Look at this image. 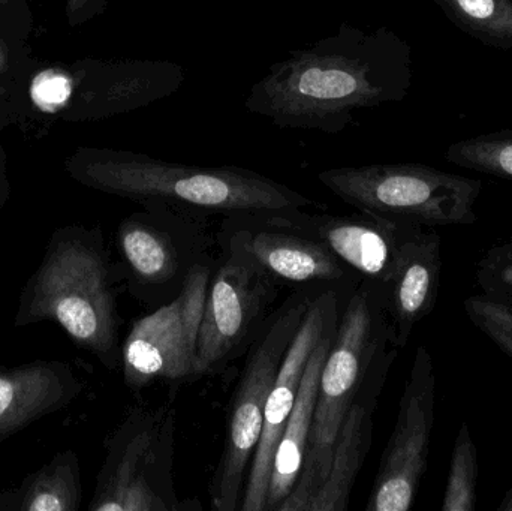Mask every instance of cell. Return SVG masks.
<instances>
[{
  "instance_id": "1",
  "label": "cell",
  "mask_w": 512,
  "mask_h": 511,
  "mask_svg": "<svg viewBox=\"0 0 512 511\" xmlns=\"http://www.w3.org/2000/svg\"><path fill=\"white\" fill-rule=\"evenodd\" d=\"M412 78V48L402 36L342 24L273 63L245 107L279 128L340 134L360 111L402 102Z\"/></svg>"
},
{
  "instance_id": "2",
  "label": "cell",
  "mask_w": 512,
  "mask_h": 511,
  "mask_svg": "<svg viewBox=\"0 0 512 511\" xmlns=\"http://www.w3.org/2000/svg\"><path fill=\"white\" fill-rule=\"evenodd\" d=\"M72 180L141 207L161 204L194 218L294 213L318 203L249 168L177 164L131 150L78 147L65 161Z\"/></svg>"
},
{
  "instance_id": "3",
  "label": "cell",
  "mask_w": 512,
  "mask_h": 511,
  "mask_svg": "<svg viewBox=\"0 0 512 511\" xmlns=\"http://www.w3.org/2000/svg\"><path fill=\"white\" fill-rule=\"evenodd\" d=\"M122 267L101 228L65 225L51 234L41 264L21 291L14 326L51 321L105 368L122 366Z\"/></svg>"
},
{
  "instance_id": "4",
  "label": "cell",
  "mask_w": 512,
  "mask_h": 511,
  "mask_svg": "<svg viewBox=\"0 0 512 511\" xmlns=\"http://www.w3.org/2000/svg\"><path fill=\"white\" fill-rule=\"evenodd\" d=\"M397 350L381 287L363 279L342 303L336 333L319 375L303 468L277 511H309L327 477L337 434L355 396L376 366Z\"/></svg>"
},
{
  "instance_id": "5",
  "label": "cell",
  "mask_w": 512,
  "mask_h": 511,
  "mask_svg": "<svg viewBox=\"0 0 512 511\" xmlns=\"http://www.w3.org/2000/svg\"><path fill=\"white\" fill-rule=\"evenodd\" d=\"M186 80L170 60H77L35 71L21 98L20 123L33 116L99 122L149 107L174 95Z\"/></svg>"
},
{
  "instance_id": "6",
  "label": "cell",
  "mask_w": 512,
  "mask_h": 511,
  "mask_svg": "<svg viewBox=\"0 0 512 511\" xmlns=\"http://www.w3.org/2000/svg\"><path fill=\"white\" fill-rule=\"evenodd\" d=\"M319 291L294 290L265 318L245 353V365L227 411V431L218 467L210 482L213 509L236 511L254 459L268 396L283 359Z\"/></svg>"
},
{
  "instance_id": "7",
  "label": "cell",
  "mask_w": 512,
  "mask_h": 511,
  "mask_svg": "<svg viewBox=\"0 0 512 511\" xmlns=\"http://www.w3.org/2000/svg\"><path fill=\"white\" fill-rule=\"evenodd\" d=\"M318 180L358 212L430 228L472 224L483 191L481 180L421 164L330 168Z\"/></svg>"
},
{
  "instance_id": "8",
  "label": "cell",
  "mask_w": 512,
  "mask_h": 511,
  "mask_svg": "<svg viewBox=\"0 0 512 511\" xmlns=\"http://www.w3.org/2000/svg\"><path fill=\"white\" fill-rule=\"evenodd\" d=\"M177 413L174 405L135 407L105 440L104 465L89 511H188L174 483Z\"/></svg>"
},
{
  "instance_id": "9",
  "label": "cell",
  "mask_w": 512,
  "mask_h": 511,
  "mask_svg": "<svg viewBox=\"0 0 512 511\" xmlns=\"http://www.w3.org/2000/svg\"><path fill=\"white\" fill-rule=\"evenodd\" d=\"M209 224L161 204H147L122 219L116 245L126 291L150 309L176 299L189 275L215 258L218 240Z\"/></svg>"
},
{
  "instance_id": "10",
  "label": "cell",
  "mask_w": 512,
  "mask_h": 511,
  "mask_svg": "<svg viewBox=\"0 0 512 511\" xmlns=\"http://www.w3.org/2000/svg\"><path fill=\"white\" fill-rule=\"evenodd\" d=\"M294 213H243L222 218L218 248L254 264L280 287L336 291L348 299L363 279Z\"/></svg>"
},
{
  "instance_id": "11",
  "label": "cell",
  "mask_w": 512,
  "mask_h": 511,
  "mask_svg": "<svg viewBox=\"0 0 512 511\" xmlns=\"http://www.w3.org/2000/svg\"><path fill=\"white\" fill-rule=\"evenodd\" d=\"M216 258L200 264L176 299L137 318L122 344L123 380L140 393L156 383L198 380L197 342Z\"/></svg>"
},
{
  "instance_id": "12",
  "label": "cell",
  "mask_w": 512,
  "mask_h": 511,
  "mask_svg": "<svg viewBox=\"0 0 512 511\" xmlns=\"http://www.w3.org/2000/svg\"><path fill=\"white\" fill-rule=\"evenodd\" d=\"M280 290L249 261L227 252L219 254L198 333V377L221 374L248 351Z\"/></svg>"
},
{
  "instance_id": "13",
  "label": "cell",
  "mask_w": 512,
  "mask_h": 511,
  "mask_svg": "<svg viewBox=\"0 0 512 511\" xmlns=\"http://www.w3.org/2000/svg\"><path fill=\"white\" fill-rule=\"evenodd\" d=\"M435 405V365L430 351L420 345L366 511H408L414 506L429 467Z\"/></svg>"
},
{
  "instance_id": "14",
  "label": "cell",
  "mask_w": 512,
  "mask_h": 511,
  "mask_svg": "<svg viewBox=\"0 0 512 511\" xmlns=\"http://www.w3.org/2000/svg\"><path fill=\"white\" fill-rule=\"evenodd\" d=\"M343 302L345 299H342L336 291H319L310 300L303 323L283 359L273 389L268 396L261 438L246 477L239 510L265 511L274 455H276L283 429L297 401L301 378L306 371L310 354L313 353L324 333L339 321Z\"/></svg>"
},
{
  "instance_id": "15",
  "label": "cell",
  "mask_w": 512,
  "mask_h": 511,
  "mask_svg": "<svg viewBox=\"0 0 512 511\" xmlns=\"http://www.w3.org/2000/svg\"><path fill=\"white\" fill-rule=\"evenodd\" d=\"M300 219L361 279L379 287L390 281L406 242L427 228L363 212L328 215L304 210Z\"/></svg>"
},
{
  "instance_id": "16",
  "label": "cell",
  "mask_w": 512,
  "mask_h": 511,
  "mask_svg": "<svg viewBox=\"0 0 512 511\" xmlns=\"http://www.w3.org/2000/svg\"><path fill=\"white\" fill-rule=\"evenodd\" d=\"M397 353L382 360L367 378L346 413L334 443L327 477L310 503L309 511H346L361 468L366 464L373 443L375 410L384 389L388 371Z\"/></svg>"
},
{
  "instance_id": "17",
  "label": "cell",
  "mask_w": 512,
  "mask_h": 511,
  "mask_svg": "<svg viewBox=\"0 0 512 511\" xmlns=\"http://www.w3.org/2000/svg\"><path fill=\"white\" fill-rule=\"evenodd\" d=\"M84 387L71 363L36 360L15 368L0 366V443L69 407Z\"/></svg>"
},
{
  "instance_id": "18",
  "label": "cell",
  "mask_w": 512,
  "mask_h": 511,
  "mask_svg": "<svg viewBox=\"0 0 512 511\" xmlns=\"http://www.w3.org/2000/svg\"><path fill=\"white\" fill-rule=\"evenodd\" d=\"M441 275V236L423 228L406 242L390 281L381 287L397 347L405 348L415 326L432 314Z\"/></svg>"
},
{
  "instance_id": "19",
  "label": "cell",
  "mask_w": 512,
  "mask_h": 511,
  "mask_svg": "<svg viewBox=\"0 0 512 511\" xmlns=\"http://www.w3.org/2000/svg\"><path fill=\"white\" fill-rule=\"evenodd\" d=\"M337 323H334L324 333L321 341L310 354L306 371L301 378L297 401H295L291 416L283 429L276 455H274L265 511L279 510L280 504L291 494L298 477H300L304 458H306L310 429H312L313 414H315L319 375H321L322 365H324L325 357H327L331 341L336 333Z\"/></svg>"
},
{
  "instance_id": "20",
  "label": "cell",
  "mask_w": 512,
  "mask_h": 511,
  "mask_svg": "<svg viewBox=\"0 0 512 511\" xmlns=\"http://www.w3.org/2000/svg\"><path fill=\"white\" fill-rule=\"evenodd\" d=\"M81 501L80 459L74 450H65L18 488L0 492V511H78Z\"/></svg>"
},
{
  "instance_id": "21",
  "label": "cell",
  "mask_w": 512,
  "mask_h": 511,
  "mask_svg": "<svg viewBox=\"0 0 512 511\" xmlns=\"http://www.w3.org/2000/svg\"><path fill=\"white\" fill-rule=\"evenodd\" d=\"M32 29L26 0L0 8V113L9 125L20 123L23 89L38 66L27 44Z\"/></svg>"
},
{
  "instance_id": "22",
  "label": "cell",
  "mask_w": 512,
  "mask_h": 511,
  "mask_svg": "<svg viewBox=\"0 0 512 511\" xmlns=\"http://www.w3.org/2000/svg\"><path fill=\"white\" fill-rule=\"evenodd\" d=\"M462 32L487 47L512 51V0H433Z\"/></svg>"
},
{
  "instance_id": "23",
  "label": "cell",
  "mask_w": 512,
  "mask_h": 511,
  "mask_svg": "<svg viewBox=\"0 0 512 511\" xmlns=\"http://www.w3.org/2000/svg\"><path fill=\"white\" fill-rule=\"evenodd\" d=\"M445 159L466 170L512 180V129L457 141L448 147Z\"/></svg>"
},
{
  "instance_id": "24",
  "label": "cell",
  "mask_w": 512,
  "mask_h": 511,
  "mask_svg": "<svg viewBox=\"0 0 512 511\" xmlns=\"http://www.w3.org/2000/svg\"><path fill=\"white\" fill-rule=\"evenodd\" d=\"M478 449L468 423L460 425L454 441L442 511H474L478 501Z\"/></svg>"
},
{
  "instance_id": "25",
  "label": "cell",
  "mask_w": 512,
  "mask_h": 511,
  "mask_svg": "<svg viewBox=\"0 0 512 511\" xmlns=\"http://www.w3.org/2000/svg\"><path fill=\"white\" fill-rule=\"evenodd\" d=\"M465 311L472 323L512 359V303L481 294L465 300Z\"/></svg>"
},
{
  "instance_id": "26",
  "label": "cell",
  "mask_w": 512,
  "mask_h": 511,
  "mask_svg": "<svg viewBox=\"0 0 512 511\" xmlns=\"http://www.w3.org/2000/svg\"><path fill=\"white\" fill-rule=\"evenodd\" d=\"M477 282L484 296L512 303V240L486 252L477 266Z\"/></svg>"
},
{
  "instance_id": "27",
  "label": "cell",
  "mask_w": 512,
  "mask_h": 511,
  "mask_svg": "<svg viewBox=\"0 0 512 511\" xmlns=\"http://www.w3.org/2000/svg\"><path fill=\"white\" fill-rule=\"evenodd\" d=\"M110 0H65V15L71 27L83 26L101 15Z\"/></svg>"
},
{
  "instance_id": "28",
  "label": "cell",
  "mask_w": 512,
  "mask_h": 511,
  "mask_svg": "<svg viewBox=\"0 0 512 511\" xmlns=\"http://www.w3.org/2000/svg\"><path fill=\"white\" fill-rule=\"evenodd\" d=\"M11 197V182H9L8 167H6V153L0 146V209L5 206Z\"/></svg>"
},
{
  "instance_id": "29",
  "label": "cell",
  "mask_w": 512,
  "mask_h": 511,
  "mask_svg": "<svg viewBox=\"0 0 512 511\" xmlns=\"http://www.w3.org/2000/svg\"><path fill=\"white\" fill-rule=\"evenodd\" d=\"M498 511H512V486L507 495H505L504 500H502V503L499 504Z\"/></svg>"
},
{
  "instance_id": "30",
  "label": "cell",
  "mask_w": 512,
  "mask_h": 511,
  "mask_svg": "<svg viewBox=\"0 0 512 511\" xmlns=\"http://www.w3.org/2000/svg\"><path fill=\"white\" fill-rule=\"evenodd\" d=\"M24 2V0H0V8H6V6L17 5V3Z\"/></svg>"
},
{
  "instance_id": "31",
  "label": "cell",
  "mask_w": 512,
  "mask_h": 511,
  "mask_svg": "<svg viewBox=\"0 0 512 511\" xmlns=\"http://www.w3.org/2000/svg\"><path fill=\"white\" fill-rule=\"evenodd\" d=\"M9 122L6 120V117L3 116L2 113H0V129L5 128V126H8Z\"/></svg>"
}]
</instances>
